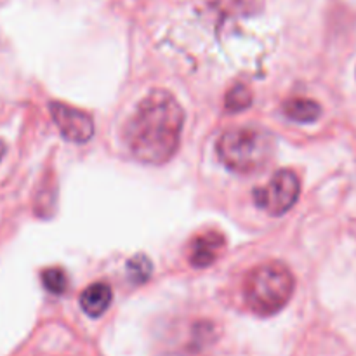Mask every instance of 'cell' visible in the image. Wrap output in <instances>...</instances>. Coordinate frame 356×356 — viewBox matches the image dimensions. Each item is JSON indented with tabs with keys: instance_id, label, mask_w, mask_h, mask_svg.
I'll list each match as a JSON object with an SVG mask.
<instances>
[{
	"instance_id": "277c9868",
	"label": "cell",
	"mask_w": 356,
	"mask_h": 356,
	"mask_svg": "<svg viewBox=\"0 0 356 356\" xmlns=\"http://www.w3.org/2000/svg\"><path fill=\"white\" fill-rule=\"evenodd\" d=\"M301 195V181L294 170L282 169L270 183L254 190V202L270 216H282L291 211Z\"/></svg>"
},
{
	"instance_id": "7a4b0ae2",
	"label": "cell",
	"mask_w": 356,
	"mask_h": 356,
	"mask_svg": "<svg viewBox=\"0 0 356 356\" xmlns=\"http://www.w3.org/2000/svg\"><path fill=\"white\" fill-rule=\"evenodd\" d=\"M273 134L257 125L228 129L218 141V156L225 167L238 174L256 172L275 155Z\"/></svg>"
},
{
	"instance_id": "3957f363",
	"label": "cell",
	"mask_w": 356,
	"mask_h": 356,
	"mask_svg": "<svg viewBox=\"0 0 356 356\" xmlns=\"http://www.w3.org/2000/svg\"><path fill=\"white\" fill-rule=\"evenodd\" d=\"M296 289V278L285 264L270 261L254 268L245 278L243 298L252 313L271 316L284 309Z\"/></svg>"
},
{
	"instance_id": "8992f818",
	"label": "cell",
	"mask_w": 356,
	"mask_h": 356,
	"mask_svg": "<svg viewBox=\"0 0 356 356\" xmlns=\"http://www.w3.org/2000/svg\"><path fill=\"white\" fill-rule=\"evenodd\" d=\"M226 250V238L218 232L197 235L188 245V263L197 270L212 266Z\"/></svg>"
},
{
	"instance_id": "6da1fadb",
	"label": "cell",
	"mask_w": 356,
	"mask_h": 356,
	"mask_svg": "<svg viewBox=\"0 0 356 356\" xmlns=\"http://www.w3.org/2000/svg\"><path fill=\"white\" fill-rule=\"evenodd\" d=\"M183 125L184 110L176 97L167 90H152L125 125V145L141 163L162 165L176 155Z\"/></svg>"
},
{
	"instance_id": "30bf717a",
	"label": "cell",
	"mask_w": 356,
	"mask_h": 356,
	"mask_svg": "<svg viewBox=\"0 0 356 356\" xmlns=\"http://www.w3.org/2000/svg\"><path fill=\"white\" fill-rule=\"evenodd\" d=\"M127 273L132 284L136 285L145 284V282H148L149 277H152V263H149V259L146 256L138 254V256L129 259Z\"/></svg>"
},
{
	"instance_id": "9c48e42d",
	"label": "cell",
	"mask_w": 356,
	"mask_h": 356,
	"mask_svg": "<svg viewBox=\"0 0 356 356\" xmlns=\"http://www.w3.org/2000/svg\"><path fill=\"white\" fill-rule=\"evenodd\" d=\"M252 104V92L243 83H236L226 92L225 108L228 113H240Z\"/></svg>"
},
{
	"instance_id": "ba28073f",
	"label": "cell",
	"mask_w": 356,
	"mask_h": 356,
	"mask_svg": "<svg viewBox=\"0 0 356 356\" xmlns=\"http://www.w3.org/2000/svg\"><path fill=\"white\" fill-rule=\"evenodd\" d=\"M284 113L299 124H313L322 115V106L308 97H291L284 103Z\"/></svg>"
},
{
	"instance_id": "52a82bcc",
	"label": "cell",
	"mask_w": 356,
	"mask_h": 356,
	"mask_svg": "<svg viewBox=\"0 0 356 356\" xmlns=\"http://www.w3.org/2000/svg\"><path fill=\"white\" fill-rule=\"evenodd\" d=\"M111 298H113V294H111L110 285L97 282V284L89 285L82 292V296H80V308L90 318H99L110 308Z\"/></svg>"
},
{
	"instance_id": "7c38bea8",
	"label": "cell",
	"mask_w": 356,
	"mask_h": 356,
	"mask_svg": "<svg viewBox=\"0 0 356 356\" xmlns=\"http://www.w3.org/2000/svg\"><path fill=\"white\" fill-rule=\"evenodd\" d=\"M6 149H7L6 143L0 141V160H2V159H3V155H6Z\"/></svg>"
},
{
	"instance_id": "5b68a950",
	"label": "cell",
	"mask_w": 356,
	"mask_h": 356,
	"mask_svg": "<svg viewBox=\"0 0 356 356\" xmlns=\"http://www.w3.org/2000/svg\"><path fill=\"white\" fill-rule=\"evenodd\" d=\"M49 111L54 120L56 127L59 129L63 138L70 143L83 145L90 141L94 136V120L89 113L83 110L73 108L65 103H49Z\"/></svg>"
},
{
	"instance_id": "8fae6325",
	"label": "cell",
	"mask_w": 356,
	"mask_h": 356,
	"mask_svg": "<svg viewBox=\"0 0 356 356\" xmlns=\"http://www.w3.org/2000/svg\"><path fill=\"white\" fill-rule=\"evenodd\" d=\"M42 284H44L47 292L54 296H61L68 289V277H66L61 268H49V270L42 271Z\"/></svg>"
}]
</instances>
